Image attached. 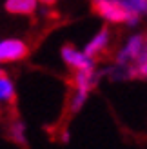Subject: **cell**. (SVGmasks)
Instances as JSON below:
<instances>
[{
	"instance_id": "ba28073f",
	"label": "cell",
	"mask_w": 147,
	"mask_h": 149,
	"mask_svg": "<svg viewBox=\"0 0 147 149\" xmlns=\"http://www.w3.org/2000/svg\"><path fill=\"white\" fill-rule=\"evenodd\" d=\"M4 7L11 15H33L38 7V0H6Z\"/></svg>"
},
{
	"instance_id": "277c9868",
	"label": "cell",
	"mask_w": 147,
	"mask_h": 149,
	"mask_svg": "<svg viewBox=\"0 0 147 149\" xmlns=\"http://www.w3.org/2000/svg\"><path fill=\"white\" fill-rule=\"evenodd\" d=\"M147 47V42L142 35H133L131 38L123 44V47L118 51V56H116V64L118 65H129L133 64L138 56L142 55V51Z\"/></svg>"
},
{
	"instance_id": "6da1fadb",
	"label": "cell",
	"mask_w": 147,
	"mask_h": 149,
	"mask_svg": "<svg viewBox=\"0 0 147 149\" xmlns=\"http://www.w3.org/2000/svg\"><path fill=\"white\" fill-rule=\"evenodd\" d=\"M98 82V73L94 69H80L75 74V95L71 98V111L76 113L84 107V104L87 102L91 89L96 86Z\"/></svg>"
},
{
	"instance_id": "52a82bcc",
	"label": "cell",
	"mask_w": 147,
	"mask_h": 149,
	"mask_svg": "<svg viewBox=\"0 0 147 149\" xmlns=\"http://www.w3.org/2000/svg\"><path fill=\"white\" fill-rule=\"evenodd\" d=\"M120 4L129 15V26H136L140 17L147 15V0H120Z\"/></svg>"
},
{
	"instance_id": "8992f818",
	"label": "cell",
	"mask_w": 147,
	"mask_h": 149,
	"mask_svg": "<svg viewBox=\"0 0 147 149\" xmlns=\"http://www.w3.org/2000/svg\"><path fill=\"white\" fill-rule=\"evenodd\" d=\"M109 38H111V35H109L107 29H100V31L85 44V47H84L82 51H84L85 55H89V56L94 58V56L100 55L102 51H104V49L109 46Z\"/></svg>"
},
{
	"instance_id": "4fadbf2b",
	"label": "cell",
	"mask_w": 147,
	"mask_h": 149,
	"mask_svg": "<svg viewBox=\"0 0 147 149\" xmlns=\"http://www.w3.org/2000/svg\"><path fill=\"white\" fill-rule=\"evenodd\" d=\"M38 2H44V4H53L55 0H38Z\"/></svg>"
},
{
	"instance_id": "30bf717a",
	"label": "cell",
	"mask_w": 147,
	"mask_h": 149,
	"mask_svg": "<svg viewBox=\"0 0 147 149\" xmlns=\"http://www.w3.org/2000/svg\"><path fill=\"white\" fill-rule=\"evenodd\" d=\"M15 96H17V91H15L13 80L2 74L0 77V104H11Z\"/></svg>"
},
{
	"instance_id": "8fae6325",
	"label": "cell",
	"mask_w": 147,
	"mask_h": 149,
	"mask_svg": "<svg viewBox=\"0 0 147 149\" xmlns=\"http://www.w3.org/2000/svg\"><path fill=\"white\" fill-rule=\"evenodd\" d=\"M9 136H11L13 142L24 146L26 144V124L20 122V120H15L9 127Z\"/></svg>"
},
{
	"instance_id": "5bb4252c",
	"label": "cell",
	"mask_w": 147,
	"mask_h": 149,
	"mask_svg": "<svg viewBox=\"0 0 147 149\" xmlns=\"http://www.w3.org/2000/svg\"><path fill=\"white\" fill-rule=\"evenodd\" d=\"M2 74H4V71H2V68H0V77H2Z\"/></svg>"
},
{
	"instance_id": "7a4b0ae2",
	"label": "cell",
	"mask_w": 147,
	"mask_h": 149,
	"mask_svg": "<svg viewBox=\"0 0 147 149\" xmlns=\"http://www.w3.org/2000/svg\"><path fill=\"white\" fill-rule=\"evenodd\" d=\"M94 11L111 24H129V15L120 4V0H94Z\"/></svg>"
},
{
	"instance_id": "7c38bea8",
	"label": "cell",
	"mask_w": 147,
	"mask_h": 149,
	"mask_svg": "<svg viewBox=\"0 0 147 149\" xmlns=\"http://www.w3.org/2000/svg\"><path fill=\"white\" fill-rule=\"evenodd\" d=\"M62 140H64V142H67V140H69V133H67V131L62 133Z\"/></svg>"
},
{
	"instance_id": "3957f363",
	"label": "cell",
	"mask_w": 147,
	"mask_h": 149,
	"mask_svg": "<svg viewBox=\"0 0 147 149\" xmlns=\"http://www.w3.org/2000/svg\"><path fill=\"white\" fill-rule=\"evenodd\" d=\"M27 46L20 38H4L0 40V64L18 62L27 55Z\"/></svg>"
},
{
	"instance_id": "5b68a950",
	"label": "cell",
	"mask_w": 147,
	"mask_h": 149,
	"mask_svg": "<svg viewBox=\"0 0 147 149\" xmlns=\"http://www.w3.org/2000/svg\"><path fill=\"white\" fill-rule=\"evenodd\" d=\"M62 60L75 71L94 69V58L89 56V55H85L82 49H76L73 46H64L62 47Z\"/></svg>"
},
{
	"instance_id": "9c48e42d",
	"label": "cell",
	"mask_w": 147,
	"mask_h": 149,
	"mask_svg": "<svg viewBox=\"0 0 147 149\" xmlns=\"http://www.w3.org/2000/svg\"><path fill=\"white\" fill-rule=\"evenodd\" d=\"M127 73H129V78L131 77L147 78V47L142 51V55L138 56L133 64L127 65Z\"/></svg>"
}]
</instances>
